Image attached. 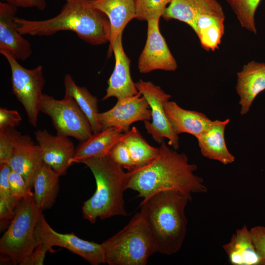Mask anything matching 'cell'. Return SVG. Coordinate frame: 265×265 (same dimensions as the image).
I'll return each instance as SVG.
<instances>
[{"label":"cell","instance_id":"cell-1","mask_svg":"<svg viewBox=\"0 0 265 265\" xmlns=\"http://www.w3.org/2000/svg\"><path fill=\"white\" fill-rule=\"evenodd\" d=\"M156 157L147 165L131 171L128 189L145 198L154 193L175 190L192 200L194 193H205L203 179L194 174L196 165L189 162L187 156L170 148L163 140Z\"/></svg>","mask_w":265,"mask_h":265},{"label":"cell","instance_id":"cell-2","mask_svg":"<svg viewBox=\"0 0 265 265\" xmlns=\"http://www.w3.org/2000/svg\"><path fill=\"white\" fill-rule=\"evenodd\" d=\"M66 3L56 16L44 20L14 18L19 32L23 35L51 36L60 31L74 32L92 45L110 42L111 28L108 19L95 8L89 0H65Z\"/></svg>","mask_w":265,"mask_h":265},{"label":"cell","instance_id":"cell-3","mask_svg":"<svg viewBox=\"0 0 265 265\" xmlns=\"http://www.w3.org/2000/svg\"><path fill=\"white\" fill-rule=\"evenodd\" d=\"M189 198L175 190H165L143 198L140 212L149 229L157 252L171 255L181 249L187 231L185 210Z\"/></svg>","mask_w":265,"mask_h":265},{"label":"cell","instance_id":"cell-4","mask_svg":"<svg viewBox=\"0 0 265 265\" xmlns=\"http://www.w3.org/2000/svg\"><path fill=\"white\" fill-rule=\"evenodd\" d=\"M77 163L84 164L90 169L96 185L95 193L82 206L83 218L94 224L98 218L126 216L124 192L128 189L131 171L125 172L108 155L86 158Z\"/></svg>","mask_w":265,"mask_h":265},{"label":"cell","instance_id":"cell-5","mask_svg":"<svg viewBox=\"0 0 265 265\" xmlns=\"http://www.w3.org/2000/svg\"><path fill=\"white\" fill-rule=\"evenodd\" d=\"M109 265H145L157 252L149 229L140 212L114 235L101 243Z\"/></svg>","mask_w":265,"mask_h":265},{"label":"cell","instance_id":"cell-6","mask_svg":"<svg viewBox=\"0 0 265 265\" xmlns=\"http://www.w3.org/2000/svg\"><path fill=\"white\" fill-rule=\"evenodd\" d=\"M42 212L33 195L23 199L17 206L14 216L0 239V252L14 264L26 265L39 244L35 230Z\"/></svg>","mask_w":265,"mask_h":265},{"label":"cell","instance_id":"cell-7","mask_svg":"<svg viewBox=\"0 0 265 265\" xmlns=\"http://www.w3.org/2000/svg\"><path fill=\"white\" fill-rule=\"evenodd\" d=\"M39 109L51 118L57 134L74 137L81 143L93 133L86 116L74 99L67 93H65L61 100L43 94Z\"/></svg>","mask_w":265,"mask_h":265},{"label":"cell","instance_id":"cell-8","mask_svg":"<svg viewBox=\"0 0 265 265\" xmlns=\"http://www.w3.org/2000/svg\"><path fill=\"white\" fill-rule=\"evenodd\" d=\"M0 53L6 58L11 69L13 93L23 106L29 123L36 127L45 83L43 67L39 65L31 69H26L9 52L1 50Z\"/></svg>","mask_w":265,"mask_h":265},{"label":"cell","instance_id":"cell-9","mask_svg":"<svg viewBox=\"0 0 265 265\" xmlns=\"http://www.w3.org/2000/svg\"><path fill=\"white\" fill-rule=\"evenodd\" d=\"M135 85L138 92L147 100L151 110L152 122L143 121L147 133L159 144L164 138L168 139L169 145L175 150L178 149V135L173 130L164 109V104L169 100L171 95L151 81L140 80Z\"/></svg>","mask_w":265,"mask_h":265},{"label":"cell","instance_id":"cell-10","mask_svg":"<svg viewBox=\"0 0 265 265\" xmlns=\"http://www.w3.org/2000/svg\"><path fill=\"white\" fill-rule=\"evenodd\" d=\"M35 235L39 243H43L51 247L56 246L65 248L92 265L106 264L101 243L83 239L73 233L62 234L55 231L47 222L43 213L36 224Z\"/></svg>","mask_w":265,"mask_h":265},{"label":"cell","instance_id":"cell-11","mask_svg":"<svg viewBox=\"0 0 265 265\" xmlns=\"http://www.w3.org/2000/svg\"><path fill=\"white\" fill-rule=\"evenodd\" d=\"M159 21V19L147 21V39L137 65L139 72L142 74L157 70L175 71L177 68L176 60L160 33Z\"/></svg>","mask_w":265,"mask_h":265},{"label":"cell","instance_id":"cell-12","mask_svg":"<svg viewBox=\"0 0 265 265\" xmlns=\"http://www.w3.org/2000/svg\"><path fill=\"white\" fill-rule=\"evenodd\" d=\"M103 129L114 127L123 132L129 130L132 124L151 119V110L147 100L138 92L133 96L118 99L116 104L107 111L97 114Z\"/></svg>","mask_w":265,"mask_h":265},{"label":"cell","instance_id":"cell-13","mask_svg":"<svg viewBox=\"0 0 265 265\" xmlns=\"http://www.w3.org/2000/svg\"><path fill=\"white\" fill-rule=\"evenodd\" d=\"M34 134L43 162L60 176L65 175L76 152L73 142L68 136L52 135L46 129L36 131Z\"/></svg>","mask_w":265,"mask_h":265},{"label":"cell","instance_id":"cell-14","mask_svg":"<svg viewBox=\"0 0 265 265\" xmlns=\"http://www.w3.org/2000/svg\"><path fill=\"white\" fill-rule=\"evenodd\" d=\"M122 34H120L114 42L111 53L115 58L114 70L108 81L106 94L102 101L110 97L120 99L135 95L138 91L131 77V60L126 54L122 44Z\"/></svg>","mask_w":265,"mask_h":265},{"label":"cell","instance_id":"cell-15","mask_svg":"<svg viewBox=\"0 0 265 265\" xmlns=\"http://www.w3.org/2000/svg\"><path fill=\"white\" fill-rule=\"evenodd\" d=\"M41 151L28 135L21 134L17 140L9 165L21 174L31 189L35 178L43 164Z\"/></svg>","mask_w":265,"mask_h":265},{"label":"cell","instance_id":"cell-16","mask_svg":"<svg viewBox=\"0 0 265 265\" xmlns=\"http://www.w3.org/2000/svg\"><path fill=\"white\" fill-rule=\"evenodd\" d=\"M17 7L0 2V50L11 53L17 60H25L32 54L31 44L18 30L14 21Z\"/></svg>","mask_w":265,"mask_h":265},{"label":"cell","instance_id":"cell-17","mask_svg":"<svg viewBox=\"0 0 265 265\" xmlns=\"http://www.w3.org/2000/svg\"><path fill=\"white\" fill-rule=\"evenodd\" d=\"M236 89L239 97L240 113H247L256 97L265 90V63L254 60L245 64L237 74Z\"/></svg>","mask_w":265,"mask_h":265},{"label":"cell","instance_id":"cell-18","mask_svg":"<svg viewBox=\"0 0 265 265\" xmlns=\"http://www.w3.org/2000/svg\"><path fill=\"white\" fill-rule=\"evenodd\" d=\"M91 4L104 13L110 23L111 39L107 55H111L112 45L122 34L127 25L136 17L135 0H89Z\"/></svg>","mask_w":265,"mask_h":265},{"label":"cell","instance_id":"cell-19","mask_svg":"<svg viewBox=\"0 0 265 265\" xmlns=\"http://www.w3.org/2000/svg\"><path fill=\"white\" fill-rule=\"evenodd\" d=\"M164 109L173 130L178 135L186 133L197 138L212 122L204 113L184 109L173 101L166 102Z\"/></svg>","mask_w":265,"mask_h":265},{"label":"cell","instance_id":"cell-20","mask_svg":"<svg viewBox=\"0 0 265 265\" xmlns=\"http://www.w3.org/2000/svg\"><path fill=\"white\" fill-rule=\"evenodd\" d=\"M230 119L212 121L210 127L197 138L203 156L226 165L235 161V157L229 152L225 143L224 132Z\"/></svg>","mask_w":265,"mask_h":265},{"label":"cell","instance_id":"cell-21","mask_svg":"<svg viewBox=\"0 0 265 265\" xmlns=\"http://www.w3.org/2000/svg\"><path fill=\"white\" fill-rule=\"evenodd\" d=\"M207 12L224 11L216 0H172L161 17L184 22L193 29L197 17Z\"/></svg>","mask_w":265,"mask_h":265},{"label":"cell","instance_id":"cell-22","mask_svg":"<svg viewBox=\"0 0 265 265\" xmlns=\"http://www.w3.org/2000/svg\"><path fill=\"white\" fill-rule=\"evenodd\" d=\"M123 133L121 129L114 127L93 133L88 139L80 143L71 160V163H77L86 158L108 156L111 148L120 140Z\"/></svg>","mask_w":265,"mask_h":265},{"label":"cell","instance_id":"cell-23","mask_svg":"<svg viewBox=\"0 0 265 265\" xmlns=\"http://www.w3.org/2000/svg\"><path fill=\"white\" fill-rule=\"evenodd\" d=\"M222 248L232 265H260V257L246 225L237 229Z\"/></svg>","mask_w":265,"mask_h":265},{"label":"cell","instance_id":"cell-24","mask_svg":"<svg viewBox=\"0 0 265 265\" xmlns=\"http://www.w3.org/2000/svg\"><path fill=\"white\" fill-rule=\"evenodd\" d=\"M224 12H207L197 18L193 29L202 47L207 51L218 49L224 33Z\"/></svg>","mask_w":265,"mask_h":265},{"label":"cell","instance_id":"cell-25","mask_svg":"<svg viewBox=\"0 0 265 265\" xmlns=\"http://www.w3.org/2000/svg\"><path fill=\"white\" fill-rule=\"evenodd\" d=\"M60 176L51 167L43 163L33 183V197L42 211L51 209L55 202L59 191Z\"/></svg>","mask_w":265,"mask_h":265},{"label":"cell","instance_id":"cell-26","mask_svg":"<svg viewBox=\"0 0 265 265\" xmlns=\"http://www.w3.org/2000/svg\"><path fill=\"white\" fill-rule=\"evenodd\" d=\"M65 93L69 94L75 100L81 110L88 118L93 133L103 130L102 126L97 118L99 112L98 99L85 87L78 85L72 77L66 74L64 79Z\"/></svg>","mask_w":265,"mask_h":265},{"label":"cell","instance_id":"cell-27","mask_svg":"<svg viewBox=\"0 0 265 265\" xmlns=\"http://www.w3.org/2000/svg\"><path fill=\"white\" fill-rule=\"evenodd\" d=\"M120 140L127 147L136 169L150 163L159 152V148L150 145L135 127L123 133Z\"/></svg>","mask_w":265,"mask_h":265},{"label":"cell","instance_id":"cell-28","mask_svg":"<svg viewBox=\"0 0 265 265\" xmlns=\"http://www.w3.org/2000/svg\"><path fill=\"white\" fill-rule=\"evenodd\" d=\"M261 0H226L236 15L240 26L257 33L255 15Z\"/></svg>","mask_w":265,"mask_h":265},{"label":"cell","instance_id":"cell-29","mask_svg":"<svg viewBox=\"0 0 265 265\" xmlns=\"http://www.w3.org/2000/svg\"><path fill=\"white\" fill-rule=\"evenodd\" d=\"M172 0H135L136 8L135 18L147 21L151 19H159Z\"/></svg>","mask_w":265,"mask_h":265},{"label":"cell","instance_id":"cell-30","mask_svg":"<svg viewBox=\"0 0 265 265\" xmlns=\"http://www.w3.org/2000/svg\"><path fill=\"white\" fill-rule=\"evenodd\" d=\"M21 134L14 127L0 129V164H9L14 145Z\"/></svg>","mask_w":265,"mask_h":265},{"label":"cell","instance_id":"cell-31","mask_svg":"<svg viewBox=\"0 0 265 265\" xmlns=\"http://www.w3.org/2000/svg\"><path fill=\"white\" fill-rule=\"evenodd\" d=\"M108 156L115 162L129 171L136 169L127 147L121 140L111 148Z\"/></svg>","mask_w":265,"mask_h":265},{"label":"cell","instance_id":"cell-32","mask_svg":"<svg viewBox=\"0 0 265 265\" xmlns=\"http://www.w3.org/2000/svg\"><path fill=\"white\" fill-rule=\"evenodd\" d=\"M9 182L11 195L18 201L33 195V192L27 187L23 177L18 172L11 170L9 175Z\"/></svg>","mask_w":265,"mask_h":265},{"label":"cell","instance_id":"cell-33","mask_svg":"<svg viewBox=\"0 0 265 265\" xmlns=\"http://www.w3.org/2000/svg\"><path fill=\"white\" fill-rule=\"evenodd\" d=\"M11 168L7 163L0 164V197L6 199L15 208L19 201L14 198L11 194L9 182V175Z\"/></svg>","mask_w":265,"mask_h":265},{"label":"cell","instance_id":"cell-34","mask_svg":"<svg viewBox=\"0 0 265 265\" xmlns=\"http://www.w3.org/2000/svg\"><path fill=\"white\" fill-rule=\"evenodd\" d=\"M252 239L261 260L260 265H265V227L257 226L250 230Z\"/></svg>","mask_w":265,"mask_h":265},{"label":"cell","instance_id":"cell-35","mask_svg":"<svg viewBox=\"0 0 265 265\" xmlns=\"http://www.w3.org/2000/svg\"><path fill=\"white\" fill-rule=\"evenodd\" d=\"M22 120V118L17 110L0 108V129L6 127L15 128L20 124Z\"/></svg>","mask_w":265,"mask_h":265},{"label":"cell","instance_id":"cell-36","mask_svg":"<svg viewBox=\"0 0 265 265\" xmlns=\"http://www.w3.org/2000/svg\"><path fill=\"white\" fill-rule=\"evenodd\" d=\"M53 251L52 247L46 244L40 243L32 253L26 265H42L47 252Z\"/></svg>","mask_w":265,"mask_h":265},{"label":"cell","instance_id":"cell-37","mask_svg":"<svg viewBox=\"0 0 265 265\" xmlns=\"http://www.w3.org/2000/svg\"><path fill=\"white\" fill-rule=\"evenodd\" d=\"M16 7H35L39 10H44L47 6L46 0H0Z\"/></svg>","mask_w":265,"mask_h":265},{"label":"cell","instance_id":"cell-38","mask_svg":"<svg viewBox=\"0 0 265 265\" xmlns=\"http://www.w3.org/2000/svg\"><path fill=\"white\" fill-rule=\"evenodd\" d=\"M16 208L11 205L6 199L0 197V222L12 220Z\"/></svg>","mask_w":265,"mask_h":265}]
</instances>
